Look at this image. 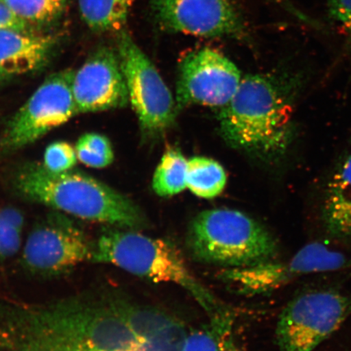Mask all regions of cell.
Masks as SVG:
<instances>
[{
	"label": "cell",
	"mask_w": 351,
	"mask_h": 351,
	"mask_svg": "<svg viewBox=\"0 0 351 351\" xmlns=\"http://www.w3.org/2000/svg\"><path fill=\"white\" fill-rule=\"evenodd\" d=\"M92 243L77 223L63 214L48 215L29 232L22 252L26 271L41 276H55L91 261Z\"/></svg>",
	"instance_id": "cell-9"
},
{
	"label": "cell",
	"mask_w": 351,
	"mask_h": 351,
	"mask_svg": "<svg viewBox=\"0 0 351 351\" xmlns=\"http://www.w3.org/2000/svg\"><path fill=\"white\" fill-rule=\"evenodd\" d=\"M14 185L25 199L85 221L138 231L148 226L142 209L128 197L73 169L53 173L43 164H27L16 173Z\"/></svg>",
	"instance_id": "cell-2"
},
{
	"label": "cell",
	"mask_w": 351,
	"mask_h": 351,
	"mask_svg": "<svg viewBox=\"0 0 351 351\" xmlns=\"http://www.w3.org/2000/svg\"><path fill=\"white\" fill-rule=\"evenodd\" d=\"M7 77H8V76L5 75V74L0 72V82H1L3 80V79H5Z\"/></svg>",
	"instance_id": "cell-28"
},
{
	"label": "cell",
	"mask_w": 351,
	"mask_h": 351,
	"mask_svg": "<svg viewBox=\"0 0 351 351\" xmlns=\"http://www.w3.org/2000/svg\"><path fill=\"white\" fill-rule=\"evenodd\" d=\"M156 23L166 32L204 38L236 37L243 25L230 0H150Z\"/></svg>",
	"instance_id": "cell-12"
},
{
	"label": "cell",
	"mask_w": 351,
	"mask_h": 351,
	"mask_svg": "<svg viewBox=\"0 0 351 351\" xmlns=\"http://www.w3.org/2000/svg\"><path fill=\"white\" fill-rule=\"evenodd\" d=\"M134 0H78L85 23L96 32H118L124 28Z\"/></svg>",
	"instance_id": "cell-17"
},
{
	"label": "cell",
	"mask_w": 351,
	"mask_h": 351,
	"mask_svg": "<svg viewBox=\"0 0 351 351\" xmlns=\"http://www.w3.org/2000/svg\"><path fill=\"white\" fill-rule=\"evenodd\" d=\"M320 215L330 238L351 245V144L328 176Z\"/></svg>",
	"instance_id": "cell-15"
},
{
	"label": "cell",
	"mask_w": 351,
	"mask_h": 351,
	"mask_svg": "<svg viewBox=\"0 0 351 351\" xmlns=\"http://www.w3.org/2000/svg\"><path fill=\"white\" fill-rule=\"evenodd\" d=\"M343 254L319 243L307 244L287 262L276 261L254 266L226 269L221 278L247 295H261L285 287L293 280L311 274L339 271L350 266Z\"/></svg>",
	"instance_id": "cell-10"
},
{
	"label": "cell",
	"mask_w": 351,
	"mask_h": 351,
	"mask_svg": "<svg viewBox=\"0 0 351 351\" xmlns=\"http://www.w3.org/2000/svg\"><path fill=\"white\" fill-rule=\"evenodd\" d=\"M0 1L3 2V0H0Z\"/></svg>",
	"instance_id": "cell-30"
},
{
	"label": "cell",
	"mask_w": 351,
	"mask_h": 351,
	"mask_svg": "<svg viewBox=\"0 0 351 351\" xmlns=\"http://www.w3.org/2000/svg\"><path fill=\"white\" fill-rule=\"evenodd\" d=\"M226 183V171L216 160L200 156L188 160L186 185L195 195L213 199L221 194Z\"/></svg>",
	"instance_id": "cell-18"
},
{
	"label": "cell",
	"mask_w": 351,
	"mask_h": 351,
	"mask_svg": "<svg viewBox=\"0 0 351 351\" xmlns=\"http://www.w3.org/2000/svg\"><path fill=\"white\" fill-rule=\"evenodd\" d=\"M3 351H25V350H3Z\"/></svg>",
	"instance_id": "cell-29"
},
{
	"label": "cell",
	"mask_w": 351,
	"mask_h": 351,
	"mask_svg": "<svg viewBox=\"0 0 351 351\" xmlns=\"http://www.w3.org/2000/svg\"><path fill=\"white\" fill-rule=\"evenodd\" d=\"M77 160L90 168L104 169L114 160L111 143L105 136L97 133L82 135L75 146Z\"/></svg>",
	"instance_id": "cell-21"
},
{
	"label": "cell",
	"mask_w": 351,
	"mask_h": 351,
	"mask_svg": "<svg viewBox=\"0 0 351 351\" xmlns=\"http://www.w3.org/2000/svg\"><path fill=\"white\" fill-rule=\"evenodd\" d=\"M229 315L212 319V326L191 333L181 351H245L231 335Z\"/></svg>",
	"instance_id": "cell-20"
},
{
	"label": "cell",
	"mask_w": 351,
	"mask_h": 351,
	"mask_svg": "<svg viewBox=\"0 0 351 351\" xmlns=\"http://www.w3.org/2000/svg\"><path fill=\"white\" fill-rule=\"evenodd\" d=\"M351 315V297L314 289L293 298L280 313L276 337L280 351H314Z\"/></svg>",
	"instance_id": "cell-6"
},
{
	"label": "cell",
	"mask_w": 351,
	"mask_h": 351,
	"mask_svg": "<svg viewBox=\"0 0 351 351\" xmlns=\"http://www.w3.org/2000/svg\"><path fill=\"white\" fill-rule=\"evenodd\" d=\"M139 342L156 351H181L188 333L178 319L159 310L120 297L107 298Z\"/></svg>",
	"instance_id": "cell-14"
},
{
	"label": "cell",
	"mask_w": 351,
	"mask_h": 351,
	"mask_svg": "<svg viewBox=\"0 0 351 351\" xmlns=\"http://www.w3.org/2000/svg\"><path fill=\"white\" fill-rule=\"evenodd\" d=\"M3 3L27 23H45L62 11L64 0H3Z\"/></svg>",
	"instance_id": "cell-23"
},
{
	"label": "cell",
	"mask_w": 351,
	"mask_h": 351,
	"mask_svg": "<svg viewBox=\"0 0 351 351\" xmlns=\"http://www.w3.org/2000/svg\"><path fill=\"white\" fill-rule=\"evenodd\" d=\"M91 261L110 263L155 283L177 285L195 298L210 319L227 314L212 292L193 274L172 241L114 227L105 230L94 243Z\"/></svg>",
	"instance_id": "cell-4"
},
{
	"label": "cell",
	"mask_w": 351,
	"mask_h": 351,
	"mask_svg": "<svg viewBox=\"0 0 351 351\" xmlns=\"http://www.w3.org/2000/svg\"><path fill=\"white\" fill-rule=\"evenodd\" d=\"M128 351H156L154 350L152 348H150V346H148L147 345L141 343V342H139V343L134 346L133 349H131Z\"/></svg>",
	"instance_id": "cell-27"
},
{
	"label": "cell",
	"mask_w": 351,
	"mask_h": 351,
	"mask_svg": "<svg viewBox=\"0 0 351 351\" xmlns=\"http://www.w3.org/2000/svg\"><path fill=\"white\" fill-rule=\"evenodd\" d=\"M27 22L21 19L5 3L0 1V29L24 32L27 28Z\"/></svg>",
	"instance_id": "cell-26"
},
{
	"label": "cell",
	"mask_w": 351,
	"mask_h": 351,
	"mask_svg": "<svg viewBox=\"0 0 351 351\" xmlns=\"http://www.w3.org/2000/svg\"><path fill=\"white\" fill-rule=\"evenodd\" d=\"M73 94L79 113L124 108L129 92L117 52L101 47L74 73Z\"/></svg>",
	"instance_id": "cell-13"
},
{
	"label": "cell",
	"mask_w": 351,
	"mask_h": 351,
	"mask_svg": "<svg viewBox=\"0 0 351 351\" xmlns=\"http://www.w3.org/2000/svg\"><path fill=\"white\" fill-rule=\"evenodd\" d=\"M289 90L258 74L241 79L234 97L219 114L222 137L241 150L267 157L282 155L295 135Z\"/></svg>",
	"instance_id": "cell-3"
},
{
	"label": "cell",
	"mask_w": 351,
	"mask_h": 351,
	"mask_svg": "<svg viewBox=\"0 0 351 351\" xmlns=\"http://www.w3.org/2000/svg\"><path fill=\"white\" fill-rule=\"evenodd\" d=\"M53 39L0 29V72L8 77L33 73L47 64Z\"/></svg>",
	"instance_id": "cell-16"
},
{
	"label": "cell",
	"mask_w": 351,
	"mask_h": 351,
	"mask_svg": "<svg viewBox=\"0 0 351 351\" xmlns=\"http://www.w3.org/2000/svg\"><path fill=\"white\" fill-rule=\"evenodd\" d=\"M329 19L344 33L351 50V0H328Z\"/></svg>",
	"instance_id": "cell-25"
},
{
	"label": "cell",
	"mask_w": 351,
	"mask_h": 351,
	"mask_svg": "<svg viewBox=\"0 0 351 351\" xmlns=\"http://www.w3.org/2000/svg\"><path fill=\"white\" fill-rule=\"evenodd\" d=\"M117 54L130 102L143 133H163L172 125L177 111L169 88L150 59L125 32L118 37Z\"/></svg>",
	"instance_id": "cell-8"
},
{
	"label": "cell",
	"mask_w": 351,
	"mask_h": 351,
	"mask_svg": "<svg viewBox=\"0 0 351 351\" xmlns=\"http://www.w3.org/2000/svg\"><path fill=\"white\" fill-rule=\"evenodd\" d=\"M241 73L219 52L203 48L188 54L180 65L176 104L223 108L234 97L241 82Z\"/></svg>",
	"instance_id": "cell-11"
},
{
	"label": "cell",
	"mask_w": 351,
	"mask_h": 351,
	"mask_svg": "<svg viewBox=\"0 0 351 351\" xmlns=\"http://www.w3.org/2000/svg\"><path fill=\"white\" fill-rule=\"evenodd\" d=\"M195 260L226 269H239L276 261L279 245L274 236L239 210L213 209L197 215L186 237Z\"/></svg>",
	"instance_id": "cell-5"
},
{
	"label": "cell",
	"mask_w": 351,
	"mask_h": 351,
	"mask_svg": "<svg viewBox=\"0 0 351 351\" xmlns=\"http://www.w3.org/2000/svg\"><path fill=\"white\" fill-rule=\"evenodd\" d=\"M188 160L182 153L169 147L161 158L152 180V188L158 195L169 197L187 188Z\"/></svg>",
	"instance_id": "cell-19"
},
{
	"label": "cell",
	"mask_w": 351,
	"mask_h": 351,
	"mask_svg": "<svg viewBox=\"0 0 351 351\" xmlns=\"http://www.w3.org/2000/svg\"><path fill=\"white\" fill-rule=\"evenodd\" d=\"M72 69L51 74L12 118L1 147L14 152L36 142L79 114L73 94Z\"/></svg>",
	"instance_id": "cell-7"
},
{
	"label": "cell",
	"mask_w": 351,
	"mask_h": 351,
	"mask_svg": "<svg viewBox=\"0 0 351 351\" xmlns=\"http://www.w3.org/2000/svg\"><path fill=\"white\" fill-rule=\"evenodd\" d=\"M1 319L3 350L128 351L139 343L107 300L8 306Z\"/></svg>",
	"instance_id": "cell-1"
},
{
	"label": "cell",
	"mask_w": 351,
	"mask_h": 351,
	"mask_svg": "<svg viewBox=\"0 0 351 351\" xmlns=\"http://www.w3.org/2000/svg\"><path fill=\"white\" fill-rule=\"evenodd\" d=\"M24 217L19 209H0V261L19 253L23 232Z\"/></svg>",
	"instance_id": "cell-22"
},
{
	"label": "cell",
	"mask_w": 351,
	"mask_h": 351,
	"mask_svg": "<svg viewBox=\"0 0 351 351\" xmlns=\"http://www.w3.org/2000/svg\"><path fill=\"white\" fill-rule=\"evenodd\" d=\"M77 156L75 147L66 142H55L46 149L43 165L53 173L71 170L76 165Z\"/></svg>",
	"instance_id": "cell-24"
}]
</instances>
